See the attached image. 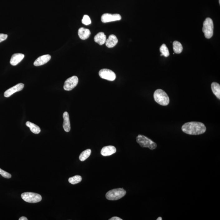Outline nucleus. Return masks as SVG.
Returning <instances> with one entry per match:
<instances>
[{
	"instance_id": "20",
	"label": "nucleus",
	"mask_w": 220,
	"mask_h": 220,
	"mask_svg": "<svg viewBox=\"0 0 220 220\" xmlns=\"http://www.w3.org/2000/svg\"><path fill=\"white\" fill-rule=\"evenodd\" d=\"M173 50L174 53L177 54H180L182 52L183 48L180 42L177 41H175L173 43Z\"/></svg>"
},
{
	"instance_id": "6",
	"label": "nucleus",
	"mask_w": 220,
	"mask_h": 220,
	"mask_svg": "<svg viewBox=\"0 0 220 220\" xmlns=\"http://www.w3.org/2000/svg\"><path fill=\"white\" fill-rule=\"evenodd\" d=\"M21 196L24 201L29 203H37L40 202L42 199L40 194L30 192L23 193Z\"/></svg>"
},
{
	"instance_id": "23",
	"label": "nucleus",
	"mask_w": 220,
	"mask_h": 220,
	"mask_svg": "<svg viewBox=\"0 0 220 220\" xmlns=\"http://www.w3.org/2000/svg\"><path fill=\"white\" fill-rule=\"evenodd\" d=\"M160 51L161 53V56H164L165 57H167L170 55L169 49L167 47L166 45L164 44H163L160 47Z\"/></svg>"
},
{
	"instance_id": "10",
	"label": "nucleus",
	"mask_w": 220,
	"mask_h": 220,
	"mask_svg": "<svg viewBox=\"0 0 220 220\" xmlns=\"http://www.w3.org/2000/svg\"><path fill=\"white\" fill-rule=\"evenodd\" d=\"M24 87V85L23 83H19L15 85L13 87L10 88L6 90L4 94V95L5 98H9L14 93L21 91L23 89Z\"/></svg>"
},
{
	"instance_id": "1",
	"label": "nucleus",
	"mask_w": 220,
	"mask_h": 220,
	"mask_svg": "<svg viewBox=\"0 0 220 220\" xmlns=\"http://www.w3.org/2000/svg\"><path fill=\"white\" fill-rule=\"evenodd\" d=\"M184 133L190 135H199L203 134L206 130L204 124L197 122H191L184 124L181 128Z\"/></svg>"
},
{
	"instance_id": "27",
	"label": "nucleus",
	"mask_w": 220,
	"mask_h": 220,
	"mask_svg": "<svg viewBox=\"0 0 220 220\" xmlns=\"http://www.w3.org/2000/svg\"><path fill=\"white\" fill-rule=\"evenodd\" d=\"M109 220H122V219H121V218H119V217H112V218H110V219H109Z\"/></svg>"
},
{
	"instance_id": "21",
	"label": "nucleus",
	"mask_w": 220,
	"mask_h": 220,
	"mask_svg": "<svg viewBox=\"0 0 220 220\" xmlns=\"http://www.w3.org/2000/svg\"><path fill=\"white\" fill-rule=\"evenodd\" d=\"M91 151L90 149H88L82 152L80 154L79 159L82 161L86 160L91 154Z\"/></svg>"
},
{
	"instance_id": "25",
	"label": "nucleus",
	"mask_w": 220,
	"mask_h": 220,
	"mask_svg": "<svg viewBox=\"0 0 220 220\" xmlns=\"http://www.w3.org/2000/svg\"><path fill=\"white\" fill-rule=\"evenodd\" d=\"M0 174H1L2 177H4L5 178H10L12 177L11 174H10V173L2 170V169H0Z\"/></svg>"
},
{
	"instance_id": "29",
	"label": "nucleus",
	"mask_w": 220,
	"mask_h": 220,
	"mask_svg": "<svg viewBox=\"0 0 220 220\" xmlns=\"http://www.w3.org/2000/svg\"><path fill=\"white\" fill-rule=\"evenodd\" d=\"M162 218H161V217H158V218H157V220H162Z\"/></svg>"
},
{
	"instance_id": "16",
	"label": "nucleus",
	"mask_w": 220,
	"mask_h": 220,
	"mask_svg": "<svg viewBox=\"0 0 220 220\" xmlns=\"http://www.w3.org/2000/svg\"><path fill=\"white\" fill-rule=\"evenodd\" d=\"M78 34L80 38L82 40H86L89 38L90 35V31L84 27L79 29Z\"/></svg>"
},
{
	"instance_id": "4",
	"label": "nucleus",
	"mask_w": 220,
	"mask_h": 220,
	"mask_svg": "<svg viewBox=\"0 0 220 220\" xmlns=\"http://www.w3.org/2000/svg\"><path fill=\"white\" fill-rule=\"evenodd\" d=\"M126 191L122 188L114 189L108 192L106 194V197L109 200H117L124 197L126 195Z\"/></svg>"
},
{
	"instance_id": "9",
	"label": "nucleus",
	"mask_w": 220,
	"mask_h": 220,
	"mask_svg": "<svg viewBox=\"0 0 220 220\" xmlns=\"http://www.w3.org/2000/svg\"><path fill=\"white\" fill-rule=\"evenodd\" d=\"M121 19H122V17L119 14H111L106 13L103 14L101 17V21L104 23L120 21Z\"/></svg>"
},
{
	"instance_id": "14",
	"label": "nucleus",
	"mask_w": 220,
	"mask_h": 220,
	"mask_svg": "<svg viewBox=\"0 0 220 220\" xmlns=\"http://www.w3.org/2000/svg\"><path fill=\"white\" fill-rule=\"evenodd\" d=\"M64 122L63 127L64 130L66 132L70 131L71 130V125L69 113L67 112H65L63 115Z\"/></svg>"
},
{
	"instance_id": "7",
	"label": "nucleus",
	"mask_w": 220,
	"mask_h": 220,
	"mask_svg": "<svg viewBox=\"0 0 220 220\" xmlns=\"http://www.w3.org/2000/svg\"><path fill=\"white\" fill-rule=\"evenodd\" d=\"M99 75L101 78L110 81H114L116 77L114 72L110 69H102L100 70Z\"/></svg>"
},
{
	"instance_id": "15",
	"label": "nucleus",
	"mask_w": 220,
	"mask_h": 220,
	"mask_svg": "<svg viewBox=\"0 0 220 220\" xmlns=\"http://www.w3.org/2000/svg\"><path fill=\"white\" fill-rule=\"evenodd\" d=\"M118 42V39L115 35L111 34L109 36V38L106 39V45L108 48L114 47Z\"/></svg>"
},
{
	"instance_id": "26",
	"label": "nucleus",
	"mask_w": 220,
	"mask_h": 220,
	"mask_svg": "<svg viewBox=\"0 0 220 220\" xmlns=\"http://www.w3.org/2000/svg\"><path fill=\"white\" fill-rule=\"evenodd\" d=\"M7 34H0V42L5 41L7 38Z\"/></svg>"
},
{
	"instance_id": "8",
	"label": "nucleus",
	"mask_w": 220,
	"mask_h": 220,
	"mask_svg": "<svg viewBox=\"0 0 220 220\" xmlns=\"http://www.w3.org/2000/svg\"><path fill=\"white\" fill-rule=\"evenodd\" d=\"M78 82V77L76 76L70 77L65 81L63 86L64 89L67 91L71 90L77 86Z\"/></svg>"
},
{
	"instance_id": "13",
	"label": "nucleus",
	"mask_w": 220,
	"mask_h": 220,
	"mask_svg": "<svg viewBox=\"0 0 220 220\" xmlns=\"http://www.w3.org/2000/svg\"><path fill=\"white\" fill-rule=\"evenodd\" d=\"M24 57V55L20 53H17L13 54L10 61L11 65L13 66H16L23 60Z\"/></svg>"
},
{
	"instance_id": "19",
	"label": "nucleus",
	"mask_w": 220,
	"mask_h": 220,
	"mask_svg": "<svg viewBox=\"0 0 220 220\" xmlns=\"http://www.w3.org/2000/svg\"><path fill=\"white\" fill-rule=\"evenodd\" d=\"M26 125L30 129L31 131L34 134H39L41 131V129L39 126L33 123L28 121L26 123Z\"/></svg>"
},
{
	"instance_id": "11",
	"label": "nucleus",
	"mask_w": 220,
	"mask_h": 220,
	"mask_svg": "<svg viewBox=\"0 0 220 220\" xmlns=\"http://www.w3.org/2000/svg\"><path fill=\"white\" fill-rule=\"evenodd\" d=\"M51 58V56L49 54L41 56L35 61L34 65L35 66H40L45 65L50 61Z\"/></svg>"
},
{
	"instance_id": "22",
	"label": "nucleus",
	"mask_w": 220,
	"mask_h": 220,
	"mask_svg": "<svg viewBox=\"0 0 220 220\" xmlns=\"http://www.w3.org/2000/svg\"><path fill=\"white\" fill-rule=\"evenodd\" d=\"M82 178L81 176L76 175L69 178V182L72 184L75 185L79 183L82 181Z\"/></svg>"
},
{
	"instance_id": "17",
	"label": "nucleus",
	"mask_w": 220,
	"mask_h": 220,
	"mask_svg": "<svg viewBox=\"0 0 220 220\" xmlns=\"http://www.w3.org/2000/svg\"><path fill=\"white\" fill-rule=\"evenodd\" d=\"M106 40V36L102 32L98 33L94 37V41L100 45L105 43Z\"/></svg>"
},
{
	"instance_id": "18",
	"label": "nucleus",
	"mask_w": 220,
	"mask_h": 220,
	"mask_svg": "<svg viewBox=\"0 0 220 220\" xmlns=\"http://www.w3.org/2000/svg\"><path fill=\"white\" fill-rule=\"evenodd\" d=\"M212 91L214 95L218 99H220V85L219 84L216 82H213L211 84Z\"/></svg>"
},
{
	"instance_id": "28",
	"label": "nucleus",
	"mask_w": 220,
	"mask_h": 220,
	"mask_svg": "<svg viewBox=\"0 0 220 220\" xmlns=\"http://www.w3.org/2000/svg\"><path fill=\"white\" fill-rule=\"evenodd\" d=\"M28 219L26 217H21L19 219V220H27Z\"/></svg>"
},
{
	"instance_id": "12",
	"label": "nucleus",
	"mask_w": 220,
	"mask_h": 220,
	"mask_svg": "<svg viewBox=\"0 0 220 220\" xmlns=\"http://www.w3.org/2000/svg\"><path fill=\"white\" fill-rule=\"evenodd\" d=\"M116 152L115 147L109 146L104 147L101 151V154L103 156H108L112 155Z\"/></svg>"
},
{
	"instance_id": "5",
	"label": "nucleus",
	"mask_w": 220,
	"mask_h": 220,
	"mask_svg": "<svg viewBox=\"0 0 220 220\" xmlns=\"http://www.w3.org/2000/svg\"><path fill=\"white\" fill-rule=\"evenodd\" d=\"M214 24L213 20L210 18H207L203 23L202 31L204 34L205 38L207 39L211 38L213 35Z\"/></svg>"
},
{
	"instance_id": "3",
	"label": "nucleus",
	"mask_w": 220,
	"mask_h": 220,
	"mask_svg": "<svg viewBox=\"0 0 220 220\" xmlns=\"http://www.w3.org/2000/svg\"><path fill=\"white\" fill-rule=\"evenodd\" d=\"M137 143L143 148H148L151 150L156 149L157 144L150 139L142 134H139L136 137Z\"/></svg>"
},
{
	"instance_id": "30",
	"label": "nucleus",
	"mask_w": 220,
	"mask_h": 220,
	"mask_svg": "<svg viewBox=\"0 0 220 220\" xmlns=\"http://www.w3.org/2000/svg\"><path fill=\"white\" fill-rule=\"evenodd\" d=\"M219 3L220 4V0H219Z\"/></svg>"
},
{
	"instance_id": "2",
	"label": "nucleus",
	"mask_w": 220,
	"mask_h": 220,
	"mask_svg": "<svg viewBox=\"0 0 220 220\" xmlns=\"http://www.w3.org/2000/svg\"><path fill=\"white\" fill-rule=\"evenodd\" d=\"M154 100L159 105L166 106L170 102V99L166 92L161 89H157L154 93Z\"/></svg>"
},
{
	"instance_id": "24",
	"label": "nucleus",
	"mask_w": 220,
	"mask_h": 220,
	"mask_svg": "<svg viewBox=\"0 0 220 220\" xmlns=\"http://www.w3.org/2000/svg\"><path fill=\"white\" fill-rule=\"evenodd\" d=\"M82 22L83 24L86 25H90L91 23V20L90 19V17L88 15H85L84 16Z\"/></svg>"
}]
</instances>
